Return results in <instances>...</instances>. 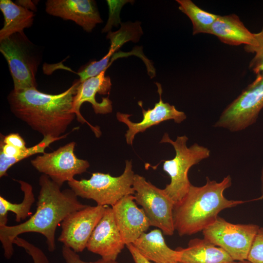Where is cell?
Returning a JSON list of instances; mask_svg holds the SVG:
<instances>
[{"label": "cell", "mask_w": 263, "mask_h": 263, "mask_svg": "<svg viewBox=\"0 0 263 263\" xmlns=\"http://www.w3.org/2000/svg\"><path fill=\"white\" fill-rule=\"evenodd\" d=\"M39 184L40 188L35 213L20 224L0 226V241L7 259L13 255L14 240L19 235L27 232L42 234L46 238L48 250L54 251L57 226L70 213L87 206L78 200L71 188L61 191V187L45 174L40 176Z\"/></svg>", "instance_id": "1"}, {"label": "cell", "mask_w": 263, "mask_h": 263, "mask_svg": "<svg viewBox=\"0 0 263 263\" xmlns=\"http://www.w3.org/2000/svg\"><path fill=\"white\" fill-rule=\"evenodd\" d=\"M75 80L63 92L47 94L37 88L11 91L7 100L11 112L43 137L58 138L64 135L76 117L73 102L80 84Z\"/></svg>", "instance_id": "2"}, {"label": "cell", "mask_w": 263, "mask_h": 263, "mask_svg": "<svg viewBox=\"0 0 263 263\" xmlns=\"http://www.w3.org/2000/svg\"><path fill=\"white\" fill-rule=\"evenodd\" d=\"M206 179V183L202 186L191 185L186 195L174 204L173 225L180 236L203 231L215 222L222 210L245 202L228 200L224 196V191L232 185L230 175L220 182L208 177Z\"/></svg>", "instance_id": "3"}, {"label": "cell", "mask_w": 263, "mask_h": 263, "mask_svg": "<svg viewBox=\"0 0 263 263\" xmlns=\"http://www.w3.org/2000/svg\"><path fill=\"white\" fill-rule=\"evenodd\" d=\"M188 139L184 135L178 136L173 141L168 133H165L160 142L170 144L175 151L174 157L164 161L163 165L164 171L170 178L169 184L163 190L175 203L186 195L191 185L188 177L190 168L208 158L210 155V150L207 148L197 143L188 147Z\"/></svg>", "instance_id": "4"}, {"label": "cell", "mask_w": 263, "mask_h": 263, "mask_svg": "<svg viewBox=\"0 0 263 263\" xmlns=\"http://www.w3.org/2000/svg\"><path fill=\"white\" fill-rule=\"evenodd\" d=\"M0 52L7 62L14 91L37 88L36 76L41 52L23 32L0 41Z\"/></svg>", "instance_id": "5"}, {"label": "cell", "mask_w": 263, "mask_h": 263, "mask_svg": "<svg viewBox=\"0 0 263 263\" xmlns=\"http://www.w3.org/2000/svg\"><path fill=\"white\" fill-rule=\"evenodd\" d=\"M134 174L132 160H126L124 171L119 176L94 172L88 180L74 178L67 183L77 197L93 200L98 206L112 207L124 197L134 194Z\"/></svg>", "instance_id": "6"}, {"label": "cell", "mask_w": 263, "mask_h": 263, "mask_svg": "<svg viewBox=\"0 0 263 263\" xmlns=\"http://www.w3.org/2000/svg\"><path fill=\"white\" fill-rule=\"evenodd\" d=\"M263 108V72L223 111L214 127L231 132L243 131L255 123Z\"/></svg>", "instance_id": "7"}, {"label": "cell", "mask_w": 263, "mask_h": 263, "mask_svg": "<svg viewBox=\"0 0 263 263\" xmlns=\"http://www.w3.org/2000/svg\"><path fill=\"white\" fill-rule=\"evenodd\" d=\"M260 226L254 224H234L218 217L202 231L204 238L226 251L235 261L247 260Z\"/></svg>", "instance_id": "8"}, {"label": "cell", "mask_w": 263, "mask_h": 263, "mask_svg": "<svg viewBox=\"0 0 263 263\" xmlns=\"http://www.w3.org/2000/svg\"><path fill=\"white\" fill-rule=\"evenodd\" d=\"M133 188L135 201L142 206L150 226L158 227L165 235H172L175 231L173 221V201L163 189L158 188L137 174H134Z\"/></svg>", "instance_id": "9"}, {"label": "cell", "mask_w": 263, "mask_h": 263, "mask_svg": "<svg viewBox=\"0 0 263 263\" xmlns=\"http://www.w3.org/2000/svg\"><path fill=\"white\" fill-rule=\"evenodd\" d=\"M75 142H71L52 152L38 155L31 163L36 170L61 187L65 182L85 172L90 167L87 160L78 158L75 154Z\"/></svg>", "instance_id": "10"}, {"label": "cell", "mask_w": 263, "mask_h": 263, "mask_svg": "<svg viewBox=\"0 0 263 263\" xmlns=\"http://www.w3.org/2000/svg\"><path fill=\"white\" fill-rule=\"evenodd\" d=\"M106 207L87 206L70 213L60 224L62 230L58 241L76 253L82 252Z\"/></svg>", "instance_id": "11"}, {"label": "cell", "mask_w": 263, "mask_h": 263, "mask_svg": "<svg viewBox=\"0 0 263 263\" xmlns=\"http://www.w3.org/2000/svg\"><path fill=\"white\" fill-rule=\"evenodd\" d=\"M106 70L96 76L80 82L73 102L72 112L75 114L77 120L82 124H87L97 137L101 135L99 127L90 124L83 117L80 110L82 104L88 102L91 104L96 114H104L112 112V102L109 97H102L100 102H97L95 98L97 93L104 95L109 94L111 91L112 82L110 77L105 76Z\"/></svg>", "instance_id": "12"}, {"label": "cell", "mask_w": 263, "mask_h": 263, "mask_svg": "<svg viewBox=\"0 0 263 263\" xmlns=\"http://www.w3.org/2000/svg\"><path fill=\"white\" fill-rule=\"evenodd\" d=\"M156 84L159 95V101L155 103L154 107L152 109L149 108L147 110H145L143 108L142 102H138V105L142 109L143 114V118L141 121L137 123L133 122L129 119L130 114L120 112L116 113L117 120L126 124L128 127L125 136L126 142L129 145H132L136 134L143 132L153 126L169 120H173L176 123L180 124L187 118L184 112L177 110L174 106L163 101L161 85L157 82Z\"/></svg>", "instance_id": "13"}, {"label": "cell", "mask_w": 263, "mask_h": 263, "mask_svg": "<svg viewBox=\"0 0 263 263\" xmlns=\"http://www.w3.org/2000/svg\"><path fill=\"white\" fill-rule=\"evenodd\" d=\"M126 245L114 219L113 208L106 206L104 213L93 231L86 248L105 260L116 261Z\"/></svg>", "instance_id": "14"}, {"label": "cell", "mask_w": 263, "mask_h": 263, "mask_svg": "<svg viewBox=\"0 0 263 263\" xmlns=\"http://www.w3.org/2000/svg\"><path fill=\"white\" fill-rule=\"evenodd\" d=\"M112 207L126 245L133 244L150 226L143 209L137 207L134 195L124 197Z\"/></svg>", "instance_id": "15"}, {"label": "cell", "mask_w": 263, "mask_h": 263, "mask_svg": "<svg viewBox=\"0 0 263 263\" xmlns=\"http://www.w3.org/2000/svg\"><path fill=\"white\" fill-rule=\"evenodd\" d=\"M45 11L49 15L74 21L88 33L102 22L94 0H48Z\"/></svg>", "instance_id": "16"}, {"label": "cell", "mask_w": 263, "mask_h": 263, "mask_svg": "<svg viewBox=\"0 0 263 263\" xmlns=\"http://www.w3.org/2000/svg\"><path fill=\"white\" fill-rule=\"evenodd\" d=\"M209 34L215 36L221 42L230 45L244 44L254 46L257 44L254 33L234 14L219 15L210 28Z\"/></svg>", "instance_id": "17"}, {"label": "cell", "mask_w": 263, "mask_h": 263, "mask_svg": "<svg viewBox=\"0 0 263 263\" xmlns=\"http://www.w3.org/2000/svg\"><path fill=\"white\" fill-rule=\"evenodd\" d=\"M178 262L182 263H231L234 261L222 248L204 238L189 241L186 248L178 247Z\"/></svg>", "instance_id": "18"}, {"label": "cell", "mask_w": 263, "mask_h": 263, "mask_svg": "<svg viewBox=\"0 0 263 263\" xmlns=\"http://www.w3.org/2000/svg\"><path fill=\"white\" fill-rule=\"evenodd\" d=\"M159 229L143 233L133 244L134 247L148 260L156 263H176L179 252L166 244Z\"/></svg>", "instance_id": "19"}, {"label": "cell", "mask_w": 263, "mask_h": 263, "mask_svg": "<svg viewBox=\"0 0 263 263\" xmlns=\"http://www.w3.org/2000/svg\"><path fill=\"white\" fill-rule=\"evenodd\" d=\"M0 10L4 19L3 26L0 30V41L14 34L23 32L33 23L34 12L11 0H0Z\"/></svg>", "instance_id": "20"}, {"label": "cell", "mask_w": 263, "mask_h": 263, "mask_svg": "<svg viewBox=\"0 0 263 263\" xmlns=\"http://www.w3.org/2000/svg\"><path fill=\"white\" fill-rule=\"evenodd\" d=\"M24 193L23 199L20 203H12L1 196H0V226L7 225V214L11 211L16 215V221L20 222L31 215V207L35 201L32 186L28 183L16 180Z\"/></svg>", "instance_id": "21"}, {"label": "cell", "mask_w": 263, "mask_h": 263, "mask_svg": "<svg viewBox=\"0 0 263 263\" xmlns=\"http://www.w3.org/2000/svg\"><path fill=\"white\" fill-rule=\"evenodd\" d=\"M179 9L190 19L193 35L209 34L210 28L219 15L207 12L190 0H176Z\"/></svg>", "instance_id": "22"}, {"label": "cell", "mask_w": 263, "mask_h": 263, "mask_svg": "<svg viewBox=\"0 0 263 263\" xmlns=\"http://www.w3.org/2000/svg\"><path fill=\"white\" fill-rule=\"evenodd\" d=\"M69 133L65 134L58 138L50 136H44L42 140L37 144L22 150L20 154L15 157H8L0 152V177L7 176L8 170L14 165L33 155L45 153V150L51 144L57 140L64 139Z\"/></svg>", "instance_id": "23"}, {"label": "cell", "mask_w": 263, "mask_h": 263, "mask_svg": "<svg viewBox=\"0 0 263 263\" xmlns=\"http://www.w3.org/2000/svg\"><path fill=\"white\" fill-rule=\"evenodd\" d=\"M254 34L256 45L254 46L245 45L244 49L246 52L255 54L249 63V68L257 75L263 72V27L260 32Z\"/></svg>", "instance_id": "24"}, {"label": "cell", "mask_w": 263, "mask_h": 263, "mask_svg": "<svg viewBox=\"0 0 263 263\" xmlns=\"http://www.w3.org/2000/svg\"><path fill=\"white\" fill-rule=\"evenodd\" d=\"M113 53L109 49L108 53L100 60L92 61L78 72L75 73L79 75L80 82H82L90 77L96 76L106 70L110 65L109 61Z\"/></svg>", "instance_id": "25"}, {"label": "cell", "mask_w": 263, "mask_h": 263, "mask_svg": "<svg viewBox=\"0 0 263 263\" xmlns=\"http://www.w3.org/2000/svg\"><path fill=\"white\" fill-rule=\"evenodd\" d=\"M13 244L24 248L31 257L34 263H49L46 255L43 251L26 240L17 237L14 240Z\"/></svg>", "instance_id": "26"}, {"label": "cell", "mask_w": 263, "mask_h": 263, "mask_svg": "<svg viewBox=\"0 0 263 263\" xmlns=\"http://www.w3.org/2000/svg\"><path fill=\"white\" fill-rule=\"evenodd\" d=\"M247 260L251 263H263V227H260L254 239Z\"/></svg>", "instance_id": "27"}, {"label": "cell", "mask_w": 263, "mask_h": 263, "mask_svg": "<svg viewBox=\"0 0 263 263\" xmlns=\"http://www.w3.org/2000/svg\"><path fill=\"white\" fill-rule=\"evenodd\" d=\"M128 1V0H107L109 7V18L105 27L102 30L103 32L108 31L112 26L119 22V13L121 7Z\"/></svg>", "instance_id": "28"}, {"label": "cell", "mask_w": 263, "mask_h": 263, "mask_svg": "<svg viewBox=\"0 0 263 263\" xmlns=\"http://www.w3.org/2000/svg\"><path fill=\"white\" fill-rule=\"evenodd\" d=\"M62 254L66 263H118L116 261L105 260L102 258L94 262H85L80 259L76 252L64 245L62 246Z\"/></svg>", "instance_id": "29"}, {"label": "cell", "mask_w": 263, "mask_h": 263, "mask_svg": "<svg viewBox=\"0 0 263 263\" xmlns=\"http://www.w3.org/2000/svg\"><path fill=\"white\" fill-rule=\"evenodd\" d=\"M0 142L15 146L21 150L27 148L23 138L18 133H11L5 136L1 134Z\"/></svg>", "instance_id": "30"}, {"label": "cell", "mask_w": 263, "mask_h": 263, "mask_svg": "<svg viewBox=\"0 0 263 263\" xmlns=\"http://www.w3.org/2000/svg\"><path fill=\"white\" fill-rule=\"evenodd\" d=\"M0 152L8 157H15L19 156L22 150L15 146L4 144L2 142H0Z\"/></svg>", "instance_id": "31"}, {"label": "cell", "mask_w": 263, "mask_h": 263, "mask_svg": "<svg viewBox=\"0 0 263 263\" xmlns=\"http://www.w3.org/2000/svg\"><path fill=\"white\" fill-rule=\"evenodd\" d=\"M127 248L130 251L134 263H156L145 258L132 244L126 245Z\"/></svg>", "instance_id": "32"}, {"label": "cell", "mask_w": 263, "mask_h": 263, "mask_svg": "<svg viewBox=\"0 0 263 263\" xmlns=\"http://www.w3.org/2000/svg\"><path fill=\"white\" fill-rule=\"evenodd\" d=\"M37 1L31 0H18L15 3L32 12L37 11Z\"/></svg>", "instance_id": "33"}, {"label": "cell", "mask_w": 263, "mask_h": 263, "mask_svg": "<svg viewBox=\"0 0 263 263\" xmlns=\"http://www.w3.org/2000/svg\"><path fill=\"white\" fill-rule=\"evenodd\" d=\"M261 192H262V196L261 198L263 199V166L261 169Z\"/></svg>", "instance_id": "34"}, {"label": "cell", "mask_w": 263, "mask_h": 263, "mask_svg": "<svg viewBox=\"0 0 263 263\" xmlns=\"http://www.w3.org/2000/svg\"><path fill=\"white\" fill-rule=\"evenodd\" d=\"M231 263H250L248 260H244V261H237V262L234 261Z\"/></svg>", "instance_id": "35"}, {"label": "cell", "mask_w": 263, "mask_h": 263, "mask_svg": "<svg viewBox=\"0 0 263 263\" xmlns=\"http://www.w3.org/2000/svg\"><path fill=\"white\" fill-rule=\"evenodd\" d=\"M176 263H182L179 262H177Z\"/></svg>", "instance_id": "36"}]
</instances>
